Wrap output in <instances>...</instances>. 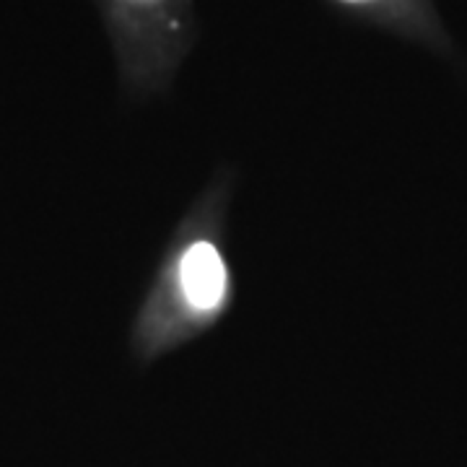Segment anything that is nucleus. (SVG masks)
<instances>
[{"mask_svg":"<svg viewBox=\"0 0 467 467\" xmlns=\"http://www.w3.org/2000/svg\"><path fill=\"white\" fill-rule=\"evenodd\" d=\"M174 288L192 319H213L229 301V267L213 242H190L174 267Z\"/></svg>","mask_w":467,"mask_h":467,"instance_id":"nucleus-1","label":"nucleus"}]
</instances>
